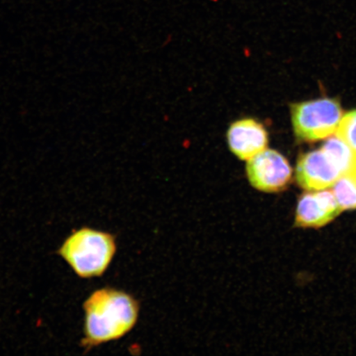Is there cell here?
I'll use <instances>...</instances> for the list:
<instances>
[{
	"mask_svg": "<svg viewBox=\"0 0 356 356\" xmlns=\"http://www.w3.org/2000/svg\"><path fill=\"white\" fill-rule=\"evenodd\" d=\"M84 337L81 346L87 350L121 339L138 321L139 302L130 293L105 287L92 292L83 304Z\"/></svg>",
	"mask_w": 356,
	"mask_h": 356,
	"instance_id": "1",
	"label": "cell"
},
{
	"mask_svg": "<svg viewBox=\"0 0 356 356\" xmlns=\"http://www.w3.org/2000/svg\"><path fill=\"white\" fill-rule=\"evenodd\" d=\"M117 252L115 236L90 228L74 231L58 250L80 278L99 277L108 270Z\"/></svg>",
	"mask_w": 356,
	"mask_h": 356,
	"instance_id": "2",
	"label": "cell"
},
{
	"mask_svg": "<svg viewBox=\"0 0 356 356\" xmlns=\"http://www.w3.org/2000/svg\"><path fill=\"white\" fill-rule=\"evenodd\" d=\"M343 115L339 101L320 99L291 105V119L298 139L318 141L337 131Z\"/></svg>",
	"mask_w": 356,
	"mask_h": 356,
	"instance_id": "3",
	"label": "cell"
},
{
	"mask_svg": "<svg viewBox=\"0 0 356 356\" xmlns=\"http://www.w3.org/2000/svg\"><path fill=\"white\" fill-rule=\"evenodd\" d=\"M246 175L252 188L262 193H278L292 178L288 160L278 151L266 149L247 161Z\"/></svg>",
	"mask_w": 356,
	"mask_h": 356,
	"instance_id": "4",
	"label": "cell"
},
{
	"mask_svg": "<svg viewBox=\"0 0 356 356\" xmlns=\"http://www.w3.org/2000/svg\"><path fill=\"white\" fill-rule=\"evenodd\" d=\"M231 153L243 161L267 149L269 136L264 124L254 118H241L230 124L226 133Z\"/></svg>",
	"mask_w": 356,
	"mask_h": 356,
	"instance_id": "5",
	"label": "cell"
},
{
	"mask_svg": "<svg viewBox=\"0 0 356 356\" xmlns=\"http://www.w3.org/2000/svg\"><path fill=\"white\" fill-rule=\"evenodd\" d=\"M296 176L298 184L302 189L316 191L330 188L342 175L321 149L301 156Z\"/></svg>",
	"mask_w": 356,
	"mask_h": 356,
	"instance_id": "6",
	"label": "cell"
},
{
	"mask_svg": "<svg viewBox=\"0 0 356 356\" xmlns=\"http://www.w3.org/2000/svg\"><path fill=\"white\" fill-rule=\"evenodd\" d=\"M342 211L332 191H312L298 202L296 225L301 228H320L332 221Z\"/></svg>",
	"mask_w": 356,
	"mask_h": 356,
	"instance_id": "7",
	"label": "cell"
},
{
	"mask_svg": "<svg viewBox=\"0 0 356 356\" xmlns=\"http://www.w3.org/2000/svg\"><path fill=\"white\" fill-rule=\"evenodd\" d=\"M332 160L341 175L356 173V150L337 136L329 138L321 148Z\"/></svg>",
	"mask_w": 356,
	"mask_h": 356,
	"instance_id": "8",
	"label": "cell"
},
{
	"mask_svg": "<svg viewBox=\"0 0 356 356\" xmlns=\"http://www.w3.org/2000/svg\"><path fill=\"white\" fill-rule=\"evenodd\" d=\"M332 193L342 211L356 209V173H349L338 178Z\"/></svg>",
	"mask_w": 356,
	"mask_h": 356,
	"instance_id": "9",
	"label": "cell"
},
{
	"mask_svg": "<svg viewBox=\"0 0 356 356\" xmlns=\"http://www.w3.org/2000/svg\"><path fill=\"white\" fill-rule=\"evenodd\" d=\"M336 136L356 150V109L342 115Z\"/></svg>",
	"mask_w": 356,
	"mask_h": 356,
	"instance_id": "10",
	"label": "cell"
}]
</instances>
